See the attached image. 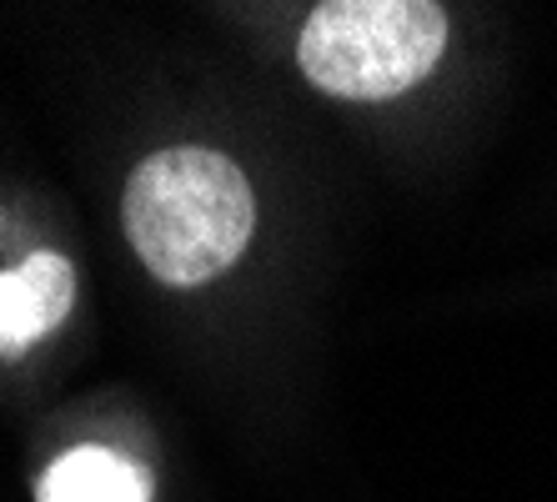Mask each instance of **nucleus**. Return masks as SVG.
<instances>
[{
	"instance_id": "f257e3e1",
	"label": "nucleus",
	"mask_w": 557,
	"mask_h": 502,
	"mask_svg": "<svg viewBox=\"0 0 557 502\" xmlns=\"http://www.w3.org/2000/svg\"><path fill=\"white\" fill-rule=\"evenodd\" d=\"M121 217L156 282L201 286L247 252L257 201L236 161L207 146H171L131 171Z\"/></svg>"
},
{
	"instance_id": "7ed1b4c3",
	"label": "nucleus",
	"mask_w": 557,
	"mask_h": 502,
	"mask_svg": "<svg viewBox=\"0 0 557 502\" xmlns=\"http://www.w3.org/2000/svg\"><path fill=\"white\" fill-rule=\"evenodd\" d=\"M76 302V277L61 252H30L15 271H0V357H21Z\"/></svg>"
},
{
	"instance_id": "f03ea898",
	"label": "nucleus",
	"mask_w": 557,
	"mask_h": 502,
	"mask_svg": "<svg viewBox=\"0 0 557 502\" xmlns=\"http://www.w3.org/2000/svg\"><path fill=\"white\" fill-rule=\"evenodd\" d=\"M447 46V11L432 0H326L307 15L297 61L342 101H387L412 90Z\"/></svg>"
},
{
	"instance_id": "20e7f679",
	"label": "nucleus",
	"mask_w": 557,
	"mask_h": 502,
	"mask_svg": "<svg viewBox=\"0 0 557 502\" xmlns=\"http://www.w3.org/2000/svg\"><path fill=\"white\" fill-rule=\"evenodd\" d=\"M40 502H146L151 477L111 448H71L61 452L36 488Z\"/></svg>"
}]
</instances>
